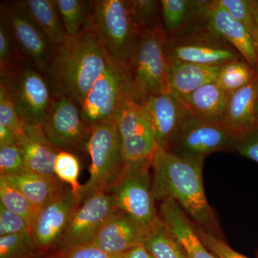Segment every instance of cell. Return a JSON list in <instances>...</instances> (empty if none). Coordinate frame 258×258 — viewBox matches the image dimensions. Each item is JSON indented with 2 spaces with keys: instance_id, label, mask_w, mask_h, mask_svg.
Here are the masks:
<instances>
[{
  "instance_id": "38",
  "label": "cell",
  "mask_w": 258,
  "mask_h": 258,
  "mask_svg": "<svg viewBox=\"0 0 258 258\" xmlns=\"http://www.w3.org/2000/svg\"><path fill=\"white\" fill-rule=\"evenodd\" d=\"M30 225L23 217L0 204V237L30 231Z\"/></svg>"
},
{
  "instance_id": "8",
  "label": "cell",
  "mask_w": 258,
  "mask_h": 258,
  "mask_svg": "<svg viewBox=\"0 0 258 258\" xmlns=\"http://www.w3.org/2000/svg\"><path fill=\"white\" fill-rule=\"evenodd\" d=\"M152 159L125 163L119 177L108 191L115 208L149 227L159 218L152 191Z\"/></svg>"
},
{
  "instance_id": "36",
  "label": "cell",
  "mask_w": 258,
  "mask_h": 258,
  "mask_svg": "<svg viewBox=\"0 0 258 258\" xmlns=\"http://www.w3.org/2000/svg\"><path fill=\"white\" fill-rule=\"evenodd\" d=\"M22 55L18 50L13 35L4 20H0V74L14 69L21 63Z\"/></svg>"
},
{
  "instance_id": "43",
  "label": "cell",
  "mask_w": 258,
  "mask_h": 258,
  "mask_svg": "<svg viewBox=\"0 0 258 258\" xmlns=\"http://www.w3.org/2000/svg\"><path fill=\"white\" fill-rule=\"evenodd\" d=\"M18 143V141L15 134L4 125L0 124V147L15 145Z\"/></svg>"
},
{
  "instance_id": "15",
  "label": "cell",
  "mask_w": 258,
  "mask_h": 258,
  "mask_svg": "<svg viewBox=\"0 0 258 258\" xmlns=\"http://www.w3.org/2000/svg\"><path fill=\"white\" fill-rule=\"evenodd\" d=\"M116 209L108 192L97 193L90 197L74 212L54 253L81 244L93 243L101 227Z\"/></svg>"
},
{
  "instance_id": "24",
  "label": "cell",
  "mask_w": 258,
  "mask_h": 258,
  "mask_svg": "<svg viewBox=\"0 0 258 258\" xmlns=\"http://www.w3.org/2000/svg\"><path fill=\"white\" fill-rule=\"evenodd\" d=\"M4 177L28 198L36 212L55 198L66 185L56 176L49 177L27 169Z\"/></svg>"
},
{
  "instance_id": "41",
  "label": "cell",
  "mask_w": 258,
  "mask_h": 258,
  "mask_svg": "<svg viewBox=\"0 0 258 258\" xmlns=\"http://www.w3.org/2000/svg\"><path fill=\"white\" fill-rule=\"evenodd\" d=\"M234 150L242 157L258 163V125L239 134Z\"/></svg>"
},
{
  "instance_id": "12",
  "label": "cell",
  "mask_w": 258,
  "mask_h": 258,
  "mask_svg": "<svg viewBox=\"0 0 258 258\" xmlns=\"http://www.w3.org/2000/svg\"><path fill=\"white\" fill-rule=\"evenodd\" d=\"M158 148L170 151L185 128L197 119L185 103L169 92L150 97L141 105Z\"/></svg>"
},
{
  "instance_id": "42",
  "label": "cell",
  "mask_w": 258,
  "mask_h": 258,
  "mask_svg": "<svg viewBox=\"0 0 258 258\" xmlns=\"http://www.w3.org/2000/svg\"><path fill=\"white\" fill-rule=\"evenodd\" d=\"M120 258H154L142 245L137 246L120 254Z\"/></svg>"
},
{
  "instance_id": "2",
  "label": "cell",
  "mask_w": 258,
  "mask_h": 258,
  "mask_svg": "<svg viewBox=\"0 0 258 258\" xmlns=\"http://www.w3.org/2000/svg\"><path fill=\"white\" fill-rule=\"evenodd\" d=\"M107 54L91 30L77 37H68L54 47L44 76L52 98L67 96L79 105L108 64Z\"/></svg>"
},
{
  "instance_id": "14",
  "label": "cell",
  "mask_w": 258,
  "mask_h": 258,
  "mask_svg": "<svg viewBox=\"0 0 258 258\" xmlns=\"http://www.w3.org/2000/svg\"><path fill=\"white\" fill-rule=\"evenodd\" d=\"M125 163L151 160L157 149L152 129L141 105L129 99L114 120Z\"/></svg>"
},
{
  "instance_id": "27",
  "label": "cell",
  "mask_w": 258,
  "mask_h": 258,
  "mask_svg": "<svg viewBox=\"0 0 258 258\" xmlns=\"http://www.w3.org/2000/svg\"><path fill=\"white\" fill-rule=\"evenodd\" d=\"M68 37H77L91 28L92 2L55 0Z\"/></svg>"
},
{
  "instance_id": "33",
  "label": "cell",
  "mask_w": 258,
  "mask_h": 258,
  "mask_svg": "<svg viewBox=\"0 0 258 258\" xmlns=\"http://www.w3.org/2000/svg\"><path fill=\"white\" fill-rule=\"evenodd\" d=\"M230 14L248 30L258 48V22L254 0H220Z\"/></svg>"
},
{
  "instance_id": "25",
  "label": "cell",
  "mask_w": 258,
  "mask_h": 258,
  "mask_svg": "<svg viewBox=\"0 0 258 258\" xmlns=\"http://www.w3.org/2000/svg\"><path fill=\"white\" fill-rule=\"evenodd\" d=\"M230 96L215 81L205 85L181 101L197 119L222 122Z\"/></svg>"
},
{
  "instance_id": "16",
  "label": "cell",
  "mask_w": 258,
  "mask_h": 258,
  "mask_svg": "<svg viewBox=\"0 0 258 258\" xmlns=\"http://www.w3.org/2000/svg\"><path fill=\"white\" fill-rule=\"evenodd\" d=\"M238 136L222 122L195 119L170 151L182 157L205 159L212 153L234 150Z\"/></svg>"
},
{
  "instance_id": "35",
  "label": "cell",
  "mask_w": 258,
  "mask_h": 258,
  "mask_svg": "<svg viewBox=\"0 0 258 258\" xmlns=\"http://www.w3.org/2000/svg\"><path fill=\"white\" fill-rule=\"evenodd\" d=\"M0 124L15 134L18 142L25 137L26 125L20 118L6 89L0 85Z\"/></svg>"
},
{
  "instance_id": "46",
  "label": "cell",
  "mask_w": 258,
  "mask_h": 258,
  "mask_svg": "<svg viewBox=\"0 0 258 258\" xmlns=\"http://www.w3.org/2000/svg\"><path fill=\"white\" fill-rule=\"evenodd\" d=\"M45 258H56L55 254H47Z\"/></svg>"
},
{
  "instance_id": "5",
  "label": "cell",
  "mask_w": 258,
  "mask_h": 258,
  "mask_svg": "<svg viewBox=\"0 0 258 258\" xmlns=\"http://www.w3.org/2000/svg\"><path fill=\"white\" fill-rule=\"evenodd\" d=\"M108 55L128 64L140 40L125 0H96L91 4V28Z\"/></svg>"
},
{
  "instance_id": "13",
  "label": "cell",
  "mask_w": 258,
  "mask_h": 258,
  "mask_svg": "<svg viewBox=\"0 0 258 258\" xmlns=\"http://www.w3.org/2000/svg\"><path fill=\"white\" fill-rule=\"evenodd\" d=\"M0 18L9 28L20 53L43 74L54 47L27 14L20 1L2 3Z\"/></svg>"
},
{
  "instance_id": "6",
  "label": "cell",
  "mask_w": 258,
  "mask_h": 258,
  "mask_svg": "<svg viewBox=\"0 0 258 258\" xmlns=\"http://www.w3.org/2000/svg\"><path fill=\"white\" fill-rule=\"evenodd\" d=\"M129 99L134 98L128 64L109 56L106 70L80 106L81 116L91 128L113 122L120 108Z\"/></svg>"
},
{
  "instance_id": "11",
  "label": "cell",
  "mask_w": 258,
  "mask_h": 258,
  "mask_svg": "<svg viewBox=\"0 0 258 258\" xmlns=\"http://www.w3.org/2000/svg\"><path fill=\"white\" fill-rule=\"evenodd\" d=\"M79 206L77 196L66 184L55 198L37 210L30 228L37 250L45 253L55 250Z\"/></svg>"
},
{
  "instance_id": "19",
  "label": "cell",
  "mask_w": 258,
  "mask_h": 258,
  "mask_svg": "<svg viewBox=\"0 0 258 258\" xmlns=\"http://www.w3.org/2000/svg\"><path fill=\"white\" fill-rule=\"evenodd\" d=\"M159 215L179 242L186 258H217L200 238L197 225L175 202H161Z\"/></svg>"
},
{
  "instance_id": "44",
  "label": "cell",
  "mask_w": 258,
  "mask_h": 258,
  "mask_svg": "<svg viewBox=\"0 0 258 258\" xmlns=\"http://www.w3.org/2000/svg\"><path fill=\"white\" fill-rule=\"evenodd\" d=\"M46 255L45 252H41V251H36L34 253L24 258H45Z\"/></svg>"
},
{
  "instance_id": "37",
  "label": "cell",
  "mask_w": 258,
  "mask_h": 258,
  "mask_svg": "<svg viewBox=\"0 0 258 258\" xmlns=\"http://www.w3.org/2000/svg\"><path fill=\"white\" fill-rule=\"evenodd\" d=\"M25 169V161L18 144L0 147V176L14 175Z\"/></svg>"
},
{
  "instance_id": "31",
  "label": "cell",
  "mask_w": 258,
  "mask_h": 258,
  "mask_svg": "<svg viewBox=\"0 0 258 258\" xmlns=\"http://www.w3.org/2000/svg\"><path fill=\"white\" fill-rule=\"evenodd\" d=\"M128 2L136 28L139 35L160 25L159 20V5L156 0H130Z\"/></svg>"
},
{
  "instance_id": "45",
  "label": "cell",
  "mask_w": 258,
  "mask_h": 258,
  "mask_svg": "<svg viewBox=\"0 0 258 258\" xmlns=\"http://www.w3.org/2000/svg\"><path fill=\"white\" fill-rule=\"evenodd\" d=\"M254 8L255 11L256 17H257L258 22V0H254Z\"/></svg>"
},
{
  "instance_id": "39",
  "label": "cell",
  "mask_w": 258,
  "mask_h": 258,
  "mask_svg": "<svg viewBox=\"0 0 258 258\" xmlns=\"http://www.w3.org/2000/svg\"><path fill=\"white\" fill-rule=\"evenodd\" d=\"M197 229L204 244L217 258H249L231 248L222 238L203 230L198 226Z\"/></svg>"
},
{
  "instance_id": "17",
  "label": "cell",
  "mask_w": 258,
  "mask_h": 258,
  "mask_svg": "<svg viewBox=\"0 0 258 258\" xmlns=\"http://www.w3.org/2000/svg\"><path fill=\"white\" fill-rule=\"evenodd\" d=\"M149 231L148 226L116 209L101 227L93 243L107 252L120 254L144 244Z\"/></svg>"
},
{
  "instance_id": "34",
  "label": "cell",
  "mask_w": 258,
  "mask_h": 258,
  "mask_svg": "<svg viewBox=\"0 0 258 258\" xmlns=\"http://www.w3.org/2000/svg\"><path fill=\"white\" fill-rule=\"evenodd\" d=\"M36 251L30 231L0 237V258H24Z\"/></svg>"
},
{
  "instance_id": "9",
  "label": "cell",
  "mask_w": 258,
  "mask_h": 258,
  "mask_svg": "<svg viewBox=\"0 0 258 258\" xmlns=\"http://www.w3.org/2000/svg\"><path fill=\"white\" fill-rule=\"evenodd\" d=\"M164 50L168 61L204 66H222L242 58L230 44L209 30L207 23L187 29L175 36L167 37Z\"/></svg>"
},
{
  "instance_id": "47",
  "label": "cell",
  "mask_w": 258,
  "mask_h": 258,
  "mask_svg": "<svg viewBox=\"0 0 258 258\" xmlns=\"http://www.w3.org/2000/svg\"><path fill=\"white\" fill-rule=\"evenodd\" d=\"M256 118H257V122L258 125V98H257V109H256Z\"/></svg>"
},
{
  "instance_id": "1",
  "label": "cell",
  "mask_w": 258,
  "mask_h": 258,
  "mask_svg": "<svg viewBox=\"0 0 258 258\" xmlns=\"http://www.w3.org/2000/svg\"><path fill=\"white\" fill-rule=\"evenodd\" d=\"M204 162L205 159L182 157L157 148L152 159L153 194L156 201L175 202L195 225L222 238L204 187Z\"/></svg>"
},
{
  "instance_id": "21",
  "label": "cell",
  "mask_w": 258,
  "mask_h": 258,
  "mask_svg": "<svg viewBox=\"0 0 258 258\" xmlns=\"http://www.w3.org/2000/svg\"><path fill=\"white\" fill-rule=\"evenodd\" d=\"M18 146L27 169L49 177L56 176L54 162L60 150L51 143L42 126L26 125L25 137Z\"/></svg>"
},
{
  "instance_id": "10",
  "label": "cell",
  "mask_w": 258,
  "mask_h": 258,
  "mask_svg": "<svg viewBox=\"0 0 258 258\" xmlns=\"http://www.w3.org/2000/svg\"><path fill=\"white\" fill-rule=\"evenodd\" d=\"M42 127L58 150L76 155L86 151L91 128L83 120L79 105L69 97L52 98Z\"/></svg>"
},
{
  "instance_id": "29",
  "label": "cell",
  "mask_w": 258,
  "mask_h": 258,
  "mask_svg": "<svg viewBox=\"0 0 258 258\" xmlns=\"http://www.w3.org/2000/svg\"><path fill=\"white\" fill-rule=\"evenodd\" d=\"M257 73L258 70L251 67L243 58L238 59L221 66L216 82L231 95L250 83Z\"/></svg>"
},
{
  "instance_id": "3",
  "label": "cell",
  "mask_w": 258,
  "mask_h": 258,
  "mask_svg": "<svg viewBox=\"0 0 258 258\" xmlns=\"http://www.w3.org/2000/svg\"><path fill=\"white\" fill-rule=\"evenodd\" d=\"M166 38L161 25L144 32L129 60L133 98L139 105L150 97L168 92Z\"/></svg>"
},
{
  "instance_id": "18",
  "label": "cell",
  "mask_w": 258,
  "mask_h": 258,
  "mask_svg": "<svg viewBox=\"0 0 258 258\" xmlns=\"http://www.w3.org/2000/svg\"><path fill=\"white\" fill-rule=\"evenodd\" d=\"M206 23L209 30L233 47L251 67L258 70V48L252 35L220 0L212 1Z\"/></svg>"
},
{
  "instance_id": "26",
  "label": "cell",
  "mask_w": 258,
  "mask_h": 258,
  "mask_svg": "<svg viewBox=\"0 0 258 258\" xmlns=\"http://www.w3.org/2000/svg\"><path fill=\"white\" fill-rule=\"evenodd\" d=\"M20 4L27 14L45 34L52 47L59 46L68 38L55 0H24Z\"/></svg>"
},
{
  "instance_id": "23",
  "label": "cell",
  "mask_w": 258,
  "mask_h": 258,
  "mask_svg": "<svg viewBox=\"0 0 258 258\" xmlns=\"http://www.w3.org/2000/svg\"><path fill=\"white\" fill-rule=\"evenodd\" d=\"M257 98L258 73L250 83L231 94L222 123L239 134L258 125Z\"/></svg>"
},
{
  "instance_id": "32",
  "label": "cell",
  "mask_w": 258,
  "mask_h": 258,
  "mask_svg": "<svg viewBox=\"0 0 258 258\" xmlns=\"http://www.w3.org/2000/svg\"><path fill=\"white\" fill-rule=\"evenodd\" d=\"M80 171L81 164L77 155L63 151L57 153L54 162L55 175L72 188L77 198L82 186L79 181Z\"/></svg>"
},
{
  "instance_id": "28",
  "label": "cell",
  "mask_w": 258,
  "mask_h": 258,
  "mask_svg": "<svg viewBox=\"0 0 258 258\" xmlns=\"http://www.w3.org/2000/svg\"><path fill=\"white\" fill-rule=\"evenodd\" d=\"M144 246L154 258H186L179 242L160 217L149 227Z\"/></svg>"
},
{
  "instance_id": "7",
  "label": "cell",
  "mask_w": 258,
  "mask_h": 258,
  "mask_svg": "<svg viewBox=\"0 0 258 258\" xmlns=\"http://www.w3.org/2000/svg\"><path fill=\"white\" fill-rule=\"evenodd\" d=\"M0 81L25 125L42 126L52 101L50 86L42 73L20 63L2 74Z\"/></svg>"
},
{
  "instance_id": "40",
  "label": "cell",
  "mask_w": 258,
  "mask_h": 258,
  "mask_svg": "<svg viewBox=\"0 0 258 258\" xmlns=\"http://www.w3.org/2000/svg\"><path fill=\"white\" fill-rule=\"evenodd\" d=\"M54 254L56 258H120V254L107 252L93 243L81 244Z\"/></svg>"
},
{
  "instance_id": "22",
  "label": "cell",
  "mask_w": 258,
  "mask_h": 258,
  "mask_svg": "<svg viewBox=\"0 0 258 258\" xmlns=\"http://www.w3.org/2000/svg\"><path fill=\"white\" fill-rule=\"evenodd\" d=\"M211 3L208 0H161L160 9L167 37L206 23Z\"/></svg>"
},
{
  "instance_id": "30",
  "label": "cell",
  "mask_w": 258,
  "mask_h": 258,
  "mask_svg": "<svg viewBox=\"0 0 258 258\" xmlns=\"http://www.w3.org/2000/svg\"><path fill=\"white\" fill-rule=\"evenodd\" d=\"M0 204L10 211L18 214L31 224L36 210L20 190L0 176Z\"/></svg>"
},
{
  "instance_id": "20",
  "label": "cell",
  "mask_w": 258,
  "mask_h": 258,
  "mask_svg": "<svg viewBox=\"0 0 258 258\" xmlns=\"http://www.w3.org/2000/svg\"><path fill=\"white\" fill-rule=\"evenodd\" d=\"M220 68L167 60L168 92L183 100L205 85L216 81Z\"/></svg>"
},
{
  "instance_id": "4",
  "label": "cell",
  "mask_w": 258,
  "mask_h": 258,
  "mask_svg": "<svg viewBox=\"0 0 258 258\" xmlns=\"http://www.w3.org/2000/svg\"><path fill=\"white\" fill-rule=\"evenodd\" d=\"M86 152L91 158L90 176L78 195L79 205L97 193L108 192L124 168L125 162L115 121L91 127Z\"/></svg>"
}]
</instances>
